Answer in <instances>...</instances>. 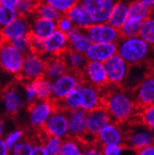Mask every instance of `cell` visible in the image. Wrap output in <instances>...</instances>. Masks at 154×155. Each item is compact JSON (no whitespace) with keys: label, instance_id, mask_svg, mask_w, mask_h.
<instances>
[{"label":"cell","instance_id":"6da1fadb","mask_svg":"<svg viewBox=\"0 0 154 155\" xmlns=\"http://www.w3.org/2000/svg\"><path fill=\"white\" fill-rule=\"evenodd\" d=\"M109 88L105 92L103 91V106L108 112L112 121L119 124L126 123L140 110L135 102L132 91L111 84Z\"/></svg>","mask_w":154,"mask_h":155},{"label":"cell","instance_id":"7a4b0ae2","mask_svg":"<svg viewBox=\"0 0 154 155\" xmlns=\"http://www.w3.org/2000/svg\"><path fill=\"white\" fill-rule=\"evenodd\" d=\"M117 54L129 66L154 61V47L139 35L121 37L117 42Z\"/></svg>","mask_w":154,"mask_h":155},{"label":"cell","instance_id":"3957f363","mask_svg":"<svg viewBox=\"0 0 154 155\" xmlns=\"http://www.w3.org/2000/svg\"><path fill=\"white\" fill-rule=\"evenodd\" d=\"M25 54L17 50L11 44L3 43L0 50V68L8 75L18 77Z\"/></svg>","mask_w":154,"mask_h":155},{"label":"cell","instance_id":"277c9868","mask_svg":"<svg viewBox=\"0 0 154 155\" xmlns=\"http://www.w3.org/2000/svg\"><path fill=\"white\" fill-rule=\"evenodd\" d=\"M55 108V103L51 99L33 102L28 107L29 124L35 129H42Z\"/></svg>","mask_w":154,"mask_h":155},{"label":"cell","instance_id":"5b68a950","mask_svg":"<svg viewBox=\"0 0 154 155\" xmlns=\"http://www.w3.org/2000/svg\"><path fill=\"white\" fill-rule=\"evenodd\" d=\"M46 59L37 53L31 52L24 56V61L18 78L24 82L44 77Z\"/></svg>","mask_w":154,"mask_h":155},{"label":"cell","instance_id":"8992f818","mask_svg":"<svg viewBox=\"0 0 154 155\" xmlns=\"http://www.w3.org/2000/svg\"><path fill=\"white\" fill-rule=\"evenodd\" d=\"M82 81L81 75L80 73L67 71L58 79L52 81V97L51 100L54 103L59 102L76 89Z\"/></svg>","mask_w":154,"mask_h":155},{"label":"cell","instance_id":"52a82bcc","mask_svg":"<svg viewBox=\"0 0 154 155\" xmlns=\"http://www.w3.org/2000/svg\"><path fill=\"white\" fill-rule=\"evenodd\" d=\"M153 143V131L145 125H132L126 130L125 146L137 151Z\"/></svg>","mask_w":154,"mask_h":155},{"label":"cell","instance_id":"ba28073f","mask_svg":"<svg viewBox=\"0 0 154 155\" xmlns=\"http://www.w3.org/2000/svg\"><path fill=\"white\" fill-rule=\"evenodd\" d=\"M0 104L3 112L8 115H16L26 104L23 91L15 85L6 88L0 96Z\"/></svg>","mask_w":154,"mask_h":155},{"label":"cell","instance_id":"9c48e42d","mask_svg":"<svg viewBox=\"0 0 154 155\" xmlns=\"http://www.w3.org/2000/svg\"><path fill=\"white\" fill-rule=\"evenodd\" d=\"M42 129L45 136L60 138L62 140L69 137L67 111L56 107Z\"/></svg>","mask_w":154,"mask_h":155},{"label":"cell","instance_id":"30bf717a","mask_svg":"<svg viewBox=\"0 0 154 155\" xmlns=\"http://www.w3.org/2000/svg\"><path fill=\"white\" fill-rule=\"evenodd\" d=\"M126 129L122 124L111 121L96 136V143L101 147L111 145H125Z\"/></svg>","mask_w":154,"mask_h":155},{"label":"cell","instance_id":"8fae6325","mask_svg":"<svg viewBox=\"0 0 154 155\" xmlns=\"http://www.w3.org/2000/svg\"><path fill=\"white\" fill-rule=\"evenodd\" d=\"M104 67L109 84L121 87L126 78L129 65L118 54H115L104 62Z\"/></svg>","mask_w":154,"mask_h":155},{"label":"cell","instance_id":"7c38bea8","mask_svg":"<svg viewBox=\"0 0 154 155\" xmlns=\"http://www.w3.org/2000/svg\"><path fill=\"white\" fill-rule=\"evenodd\" d=\"M118 0H80L89 12L93 23L107 22L111 10Z\"/></svg>","mask_w":154,"mask_h":155},{"label":"cell","instance_id":"4fadbf2b","mask_svg":"<svg viewBox=\"0 0 154 155\" xmlns=\"http://www.w3.org/2000/svg\"><path fill=\"white\" fill-rule=\"evenodd\" d=\"M85 31L91 43H117L121 38L119 30L108 22L93 23Z\"/></svg>","mask_w":154,"mask_h":155},{"label":"cell","instance_id":"5bb4252c","mask_svg":"<svg viewBox=\"0 0 154 155\" xmlns=\"http://www.w3.org/2000/svg\"><path fill=\"white\" fill-rule=\"evenodd\" d=\"M31 31L29 17L18 16L14 21L2 27L0 30V38L3 43L11 44L17 39L29 36Z\"/></svg>","mask_w":154,"mask_h":155},{"label":"cell","instance_id":"9a60e30c","mask_svg":"<svg viewBox=\"0 0 154 155\" xmlns=\"http://www.w3.org/2000/svg\"><path fill=\"white\" fill-rule=\"evenodd\" d=\"M132 91L139 109L154 104V71H150Z\"/></svg>","mask_w":154,"mask_h":155},{"label":"cell","instance_id":"2e32d148","mask_svg":"<svg viewBox=\"0 0 154 155\" xmlns=\"http://www.w3.org/2000/svg\"><path fill=\"white\" fill-rule=\"evenodd\" d=\"M82 81L88 82L99 89H103L109 82L104 63L97 61H88L80 73Z\"/></svg>","mask_w":154,"mask_h":155},{"label":"cell","instance_id":"e0dca14e","mask_svg":"<svg viewBox=\"0 0 154 155\" xmlns=\"http://www.w3.org/2000/svg\"><path fill=\"white\" fill-rule=\"evenodd\" d=\"M78 88L81 93V109L86 112L103 106V94L102 89H99L88 82L81 81Z\"/></svg>","mask_w":154,"mask_h":155},{"label":"cell","instance_id":"ac0fdd59","mask_svg":"<svg viewBox=\"0 0 154 155\" xmlns=\"http://www.w3.org/2000/svg\"><path fill=\"white\" fill-rule=\"evenodd\" d=\"M67 49H68L67 34L59 30H56L45 40H44V50L42 55L47 59L52 56L61 55Z\"/></svg>","mask_w":154,"mask_h":155},{"label":"cell","instance_id":"d6986e66","mask_svg":"<svg viewBox=\"0 0 154 155\" xmlns=\"http://www.w3.org/2000/svg\"><path fill=\"white\" fill-rule=\"evenodd\" d=\"M112 121L110 115L103 106L87 112L86 114V134L96 139L100 130Z\"/></svg>","mask_w":154,"mask_h":155},{"label":"cell","instance_id":"ffe728a7","mask_svg":"<svg viewBox=\"0 0 154 155\" xmlns=\"http://www.w3.org/2000/svg\"><path fill=\"white\" fill-rule=\"evenodd\" d=\"M67 113V126L69 137L82 140L86 134V114L83 109H76Z\"/></svg>","mask_w":154,"mask_h":155},{"label":"cell","instance_id":"44dd1931","mask_svg":"<svg viewBox=\"0 0 154 155\" xmlns=\"http://www.w3.org/2000/svg\"><path fill=\"white\" fill-rule=\"evenodd\" d=\"M115 54H117V43H92L85 54L89 61L104 63Z\"/></svg>","mask_w":154,"mask_h":155},{"label":"cell","instance_id":"7402d4cb","mask_svg":"<svg viewBox=\"0 0 154 155\" xmlns=\"http://www.w3.org/2000/svg\"><path fill=\"white\" fill-rule=\"evenodd\" d=\"M30 17V35L31 36H35L37 38L42 39V40H45L47 37H49L54 31L57 30L56 21H54L36 17L34 15H31Z\"/></svg>","mask_w":154,"mask_h":155},{"label":"cell","instance_id":"603a6c76","mask_svg":"<svg viewBox=\"0 0 154 155\" xmlns=\"http://www.w3.org/2000/svg\"><path fill=\"white\" fill-rule=\"evenodd\" d=\"M150 69V63L147 62L136 65H130L126 78L121 87L127 91H133L151 71Z\"/></svg>","mask_w":154,"mask_h":155},{"label":"cell","instance_id":"cb8c5ba5","mask_svg":"<svg viewBox=\"0 0 154 155\" xmlns=\"http://www.w3.org/2000/svg\"><path fill=\"white\" fill-rule=\"evenodd\" d=\"M71 21L73 26L78 27L81 30H87L93 24L92 19L86 10V8L79 2L65 13Z\"/></svg>","mask_w":154,"mask_h":155},{"label":"cell","instance_id":"d4e9b609","mask_svg":"<svg viewBox=\"0 0 154 155\" xmlns=\"http://www.w3.org/2000/svg\"><path fill=\"white\" fill-rule=\"evenodd\" d=\"M67 69L69 71L81 73L84 69L86 64L88 63V58L85 54L73 51L71 49H67L61 55Z\"/></svg>","mask_w":154,"mask_h":155},{"label":"cell","instance_id":"484cf974","mask_svg":"<svg viewBox=\"0 0 154 155\" xmlns=\"http://www.w3.org/2000/svg\"><path fill=\"white\" fill-rule=\"evenodd\" d=\"M128 18V3L118 0L113 5L107 22L119 30Z\"/></svg>","mask_w":154,"mask_h":155},{"label":"cell","instance_id":"4316f807","mask_svg":"<svg viewBox=\"0 0 154 155\" xmlns=\"http://www.w3.org/2000/svg\"><path fill=\"white\" fill-rule=\"evenodd\" d=\"M67 71L68 69L60 55L52 56L46 59L44 77L48 80L54 81Z\"/></svg>","mask_w":154,"mask_h":155},{"label":"cell","instance_id":"83f0119b","mask_svg":"<svg viewBox=\"0 0 154 155\" xmlns=\"http://www.w3.org/2000/svg\"><path fill=\"white\" fill-rule=\"evenodd\" d=\"M152 13V10L139 0H133L128 3V18L143 22Z\"/></svg>","mask_w":154,"mask_h":155},{"label":"cell","instance_id":"f1b7e54d","mask_svg":"<svg viewBox=\"0 0 154 155\" xmlns=\"http://www.w3.org/2000/svg\"><path fill=\"white\" fill-rule=\"evenodd\" d=\"M84 143L72 137H67L63 140L59 155H82Z\"/></svg>","mask_w":154,"mask_h":155},{"label":"cell","instance_id":"f546056e","mask_svg":"<svg viewBox=\"0 0 154 155\" xmlns=\"http://www.w3.org/2000/svg\"><path fill=\"white\" fill-rule=\"evenodd\" d=\"M91 41L89 38L87 32L85 30H82L78 35L74 39L68 42V49H71L73 51L86 54L89 47L91 45Z\"/></svg>","mask_w":154,"mask_h":155},{"label":"cell","instance_id":"4dcf8cb0","mask_svg":"<svg viewBox=\"0 0 154 155\" xmlns=\"http://www.w3.org/2000/svg\"><path fill=\"white\" fill-rule=\"evenodd\" d=\"M139 36L154 47V15L152 13L142 22Z\"/></svg>","mask_w":154,"mask_h":155},{"label":"cell","instance_id":"1f68e13d","mask_svg":"<svg viewBox=\"0 0 154 155\" xmlns=\"http://www.w3.org/2000/svg\"><path fill=\"white\" fill-rule=\"evenodd\" d=\"M33 15L36 17L52 19V21H56L62 14H60L55 8H54L49 4H47V3H45L41 0L40 3L38 4L37 8H35Z\"/></svg>","mask_w":154,"mask_h":155},{"label":"cell","instance_id":"d6a6232c","mask_svg":"<svg viewBox=\"0 0 154 155\" xmlns=\"http://www.w3.org/2000/svg\"><path fill=\"white\" fill-rule=\"evenodd\" d=\"M38 100H48L52 97V81L45 77L35 80Z\"/></svg>","mask_w":154,"mask_h":155},{"label":"cell","instance_id":"836d02e7","mask_svg":"<svg viewBox=\"0 0 154 155\" xmlns=\"http://www.w3.org/2000/svg\"><path fill=\"white\" fill-rule=\"evenodd\" d=\"M142 22L130 18H127V19L125 21V23L119 28V32L121 37H134L138 36L140 31Z\"/></svg>","mask_w":154,"mask_h":155},{"label":"cell","instance_id":"e575fe53","mask_svg":"<svg viewBox=\"0 0 154 155\" xmlns=\"http://www.w3.org/2000/svg\"><path fill=\"white\" fill-rule=\"evenodd\" d=\"M63 140L56 137L46 136L43 141V146L46 155H59Z\"/></svg>","mask_w":154,"mask_h":155},{"label":"cell","instance_id":"d590c367","mask_svg":"<svg viewBox=\"0 0 154 155\" xmlns=\"http://www.w3.org/2000/svg\"><path fill=\"white\" fill-rule=\"evenodd\" d=\"M40 1L41 0H18L16 8L20 16L30 17L33 15L35 8H37Z\"/></svg>","mask_w":154,"mask_h":155},{"label":"cell","instance_id":"8d00e7d4","mask_svg":"<svg viewBox=\"0 0 154 155\" xmlns=\"http://www.w3.org/2000/svg\"><path fill=\"white\" fill-rule=\"evenodd\" d=\"M103 155H136V151L125 145H111L102 147Z\"/></svg>","mask_w":154,"mask_h":155},{"label":"cell","instance_id":"74e56055","mask_svg":"<svg viewBox=\"0 0 154 155\" xmlns=\"http://www.w3.org/2000/svg\"><path fill=\"white\" fill-rule=\"evenodd\" d=\"M55 8L60 14H65L69 8L75 6L80 0H42Z\"/></svg>","mask_w":154,"mask_h":155},{"label":"cell","instance_id":"f35d334b","mask_svg":"<svg viewBox=\"0 0 154 155\" xmlns=\"http://www.w3.org/2000/svg\"><path fill=\"white\" fill-rule=\"evenodd\" d=\"M139 111V117L141 123L152 131H154V104L141 108Z\"/></svg>","mask_w":154,"mask_h":155},{"label":"cell","instance_id":"ab89813d","mask_svg":"<svg viewBox=\"0 0 154 155\" xmlns=\"http://www.w3.org/2000/svg\"><path fill=\"white\" fill-rule=\"evenodd\" d=\"M20 16L17 8H8L1 7L0 8V27H5L14 21Z\"/></svg>","mask_w":154,"mask_h":155},{"label":"cell","instance_id":"60d3db41","mask_svg":"<svg viewBox=\"0 0 154 155\" xmlns=\"http://www.w3.org/2000/svg\"><path fill=\"white\" fill-rule=\"evenodd\" d=\"M33 144L28 140H21L10 149V155H31Z\"/></svg>","mask_w":154,"mask_h":155},{"label":"cell","instance_id":"b9f144b4","mask_svg":"<svg viewBox=\"0 0 154 155\" xmlns=\"http://www.w3.org/2000/svg\"><path fill=\"white\" fill-rule=\"evenodd\" d=\"M23 95L26 104H31L38 100L35 81H26L23 85Z\"/></svg>","mask_w":154,"mask_h":155},{"label":"cell","instance_id":"7bdbcfd3","mask_svg":"<svg viewBox=\"0 0 154 155\" xmlns=\"http://www.w3.org/2000/svg\"><path fill=\"white\" fill-rule=\"evenodd\" d=\"M3 139L6 144L8 146V148L11 149L14 145H16L18 142H20L21 140L24 139V132L21 129L16 128L9 131Z\"/></svg>","mask_w":154,"mask_h":155},{"label":"cell","instance_id":"ee69618b","mask_svg":"<svg viewBox=\"0 0 154 155\" xmlns=\"http://www.w3.org/2000/svg\"><path fill=\"white\" fill-rule=\"evenodd\" d=\"M11 45L21 53L27 54L31 52V38L29 36H25L20 39H17L14 42L11 43Z\"/></svg>","mask_w":154,"mask_h":155},{"label":"cell","instance_id":"f6af8a7d","mask_svg":"<svg viewBox=\"0 0 154 155\" xmlns=\"http://www.w3.org/2000/svg\"><path fill=\"white\" fill-rule=\"evenodd\" d=\"M73 27V24L71 22L70 19L67 18L66 14H62L59 18L56 21V28L57 30H59L65 33H67L71 28Z\"/></svg>","mask_w":154,"mask_h":155},{"label":"cell","instance_id":"bcb514c9","mask_svg":"<svg viewBox=\"0 0 154 155\" xmlns=\"http://www.w3.org/2000/svg\"><path fill=\"white\" fill-rule=\"evenodd\" d=\"M82 155H103L102 147L96 142L90 144H85Z\"/></svg>","mask_w":154,"mask_h":155},{"label":"cell","instance_id":"7dc6e473","mask_svg":"<svg viewBox=\"0 0 154 155\" xmlns=\"http://www.w3.org/2000/svg\"><path fill=\"white\" fill-rule=\"evenodd\" d=\"M31 38V52L37 53V54H43L44 50V40L40 38H37L35 36L30 35Z\"/></svg>","mask_w":154,"mask_h":155},{"label":"cell","instance_id":"c3c4849f","mask_svg":"<svg viewBox=\"0 0 154 155\" xmlns=\"http://www.w3.org/2000/svg\"><path fill=\"white\" fill-rule=\"evenodd\" d=\"M136 155H154V143H151L136 151Z\"/></svg>","mask_w":154,"mask_h":155},{"label":"cell","instance_id":"681fc988","mask_svg":"<svg viewBox=\"0 0 154 155\" xmlns=\"http://www.w3.org/2000/svg\"><path fill=\"white\" fill-rule=\"evenodd\" d=\"M31 155H46L45 151H44V146H43L42 143L33 144Z\"/></svg>","mask_w":154,"mask_h":155},{"label":"cell","instance_id":"f907efd6","mask_svg":"<svg viewBox=\"0 0 154 155\" xmlns=\"http://www.w3.org/2000/svg\"><path fill=\"white\" fill-rule=\"evenodd\" d=\"M82 30L81 29H80V28H78V27H75V26H73L66 34H67V40H68V42L69 41H71L72 39H74L77 35H78L80 31H81Z\"/></svg>","mask_w":154,"mask_h":155},{"label":"cell","instance_id":"816d5d0a","mask_svg":"<svg viewBox=\"0 0 154 155\" xmlns=\"http://www.w3.org/2000/svg\"><path fill=\"white\" fill-rule=\"evenodd\" d=\"M0 155H10V149L3 138H0Z\"/></svg>","mask_w":154,"mask_h":155},{"label":"cell","instance_id":"f5cc1de1","mask_svg":"<svg viewBox=\"0 0 154 155\" xmlns=\"http://www.w3.org/2000/svg\"><path fill=\"white\" fill-rule=\"evenodd\" d=\"M2 7L8 8H16L18 3V0H0Z\"/></svg>","mask_w":154,"mask_h":155},{"label":"cell","instance_id":"db71d44e","mask_svg":"<svg viewBox=\"0 0 154 155\" xmlns=\"http://www.w3.org/2000/svg\"><path fill=\"white\" fill-rule=\"evenodd\" d=\"M144 5H146L148 8H149L151 10L154 9V0H139Z\"/></svg>","mask_w":154,"mask_h":155},{"label":"cell","instance_id":"11a10c76","mask_svg":"<svg viewBox=\"0 0 154 155\" xmlns=\"http://www.w3.org/2000/svg\"><path fill=\"white\" fill-rule=\"evenodd\" d=\"M4 131H5V125L3 120L0 118V138H3Z\"/></svg>","mask_w":154,"mask_h":155},{"label":"cell","instance_id":"9f6ffc18","mask_svg":"<svg viewBox=\"0 0 154 155\" xmlns=\"http://www.w3.org/2000/svg\"><path fill=\"white\" fill-rule=\"evenodd\" d=\"M2 45H3V41H2V39L0 38V50H1V47H2Z\"/></svg>","mask_w":154,"mask_h":155},{"label":"cell","instance_id":"6f0895ef","mask_svg":"<svg viewBox=\"0 0 154 155\" xmlns=\"http://www.w3.org/2000/svg\"><path fill=\"white\" fill-rule=\"evenodd\" d=\"M123 1H126V2H127V3H129V2H131V1H133V0H123Z\"/></svg>","mask_w":154,"mask_h":155},{"label":"cell","instance_id":"680465c9","mask_svg":"<svg viewBox=\"0 0 154 155\" xmlns=\"http://www.w3.org/2000/svg\"><path fill=\"white\" fill-rule=\"evenodd\" d=\"M153 143H154V131H153Z\"/></svg>","mask_w":154,"mask_h":155},{"label":"cell","instance_id":"91938a15","mask_svg":"<svg viewBox=\"0 0 154 155\" xmlns=\"http://www.w3.org/2000/svg\"><path fill=\"white\" fill-rule=\"evenodd\" d=\"M1 7H2V6H1V3H0V8H1Z\"/></svg>","mask_w":154,"mask_h":155},{"label":"cell","instance_id":"94428289","mask_svg":"<svg viewBox=\"0 0 154 155\" xmlns=\"http://www.w3.org/2000/svg\"><path fill=\"white\" fill-rule=\"evenodd\" d=\"M0 30H1V27H0Z\"/></svg>","mask_w":154,"mask_h":155}]
</instances>
